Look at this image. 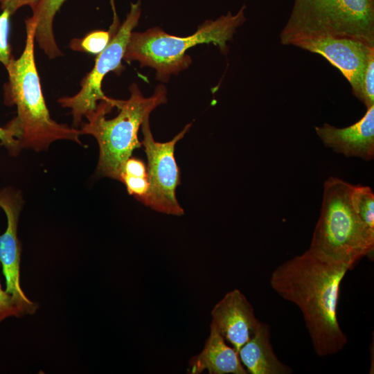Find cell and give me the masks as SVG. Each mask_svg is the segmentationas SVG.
<instances>
[{
    "instance_id": "cell-6",
    "label": "cell",
    "mask_w": 374,
    "mask_h": 374,
    "mask_svg": "<svg viewBox=\"0 0 374 374\" xmlns=\"http://www.w3.org/2000/svg\"><path fill=\"white\" fill-rule=\"evenodd\" d=\"M316 36L348 37L374 47V0H294L281 44Z\"/></svg>"
},
{
    "instance_id": "cell-9",
    "label": "cell",
    "mask_w": 374,
    "mask_h": 374,
    "mask_svg": "<svg viewBox=\"0 0 374 374\" xmlns=\"http://www.w3.org/2000/svg\"><path fill=\"white\" fill-rule=\"evenodd\" d=\"M290 45L295 46L326 58L338 69L350 83L353 93L360 98L363 75L374 47L348 37L316 36L301 37Z\"/></svg>"
},
{
    "instance_id": "cell-11",
    "label": "cell",
    "mask_w": 374,
    "mask_h": 374,
    "mask_svg": "<svg viewBox=\"0 0 374 374\" xmlns=\"http://www.w3.org/2000/svg\"><path fill=\"white\" fill-rule=\"evenodd\" d=\"M211 326L215 328L235 350L238 351L255 334L261 321L238 289L227 292L211 311Z\"/></svg>"
},
{
    "instance_id": "cell-13",
    "label": "cell",
    "mask_w": 374,
    "mask_h": 374,
    "mask_svg": "<svg viewBox=\"0 0 374 374\" xmlns=\"http://www.w3.org/2000/svg\"><path fill=\"white\" fill-rule=\"evenodd\" d=\"M207 371L210 374H247L238 353L229 346L223 337L210 326V334L203 350L191 357L188 373L199 374Z\"/></svg>"
},
{
    "instance_id": "cell-25",
    "label": "cell",
    "mask_w": 374,
    "mask_h": 374,
    "mask_svg": "<svg viewBox=\"0 0 374 374\" xmlns=\"http://www.w3.org/2000/svg\"><path fill=\"white\" fill-rule=\"evenodd\" d=\"M110 4L112 6V8L113 13H114L113 22H118V21H119V20H118V16H117V14H116V8H115L114 0H110Z\"/></svg>"
},
{
    "instance_id": "cell-5",
    "label": "cell",
    "mask_w": 374,
    "mask_h": 374,
    "mask_svg": "<svg viewBox=\"0 0 374 374\" xmlns=\"http://www.w3.org/2000/svg\"><path fill=\"white\" fill-rule=\"evenodd\" d=\"M353 185L330 177L323 185L321 213L310 247L355 266L374 249V234L355 214L350 203Z\"/></svg>"
},
{
    "instance_id": "cell-18",
    "label": "cell",
    "mask_w": 374,
    "mask_h": 374,
    "mask_svg": "<svg viewBox=\"0 0 374 374\" xmlns=\"http://www.w3.org/2000/svg\"><path fill=\"white\" fill-rule=\"evenodd\" d=\"M359 100L367 109L374 105V54L370 57L364 71Z\"/></svg>"
},
{
    "instance_id": "cell-23",
    "label": "cell",
    "mask_w": 374,
    "mask_h": 374,
    "mask_svg": "<svg viewBox=\"0 0 374 374\" xmlns=\"http://www.w3.org/2000/svg\"><path fill=\"white\" fill-rule=\"evenodd\" d=\"M123 174L133 177H148L147 168L143 161L131 157L125 163Z\"/></svg>"
},
{
    "instance_id": "cell-20",
    "label": "cell",
    "mask_w": 374,
    "mask_h": 374,
    "mask_svg": "<svg viewBox=\"0 0 374 374\" xmlns=\"http://www.w3.org/2000/svg\"><path fill=\"white\" fill-rule=\"evenodd\" d=\"M120 181L124 183L130 195H134L135 198L143 202L150 187L148 177H133L123 174Z\"/></svg>"
},
{
    "instance_id": "cell-4",
    "label": "cell",
    "mask_w": 374,
    "mask_h": 374,
    "mask_svg": "<svg viewBox=\"0 0 374 374\" xmlns=\"http://www.w3.org/2000/svg\"><path fill=\"white\" fill-rule=\"evenodd\" d=\"M245 8L243 5L235 15L229 11L215 20H206L195 33L186 37L169 35L159 27L142 33L132 31L123 60L128 63L138 61L141 67L154 68L157 80L167 82L172 75H177L190 65L192 59L186 52L196 45L212 43L226 54L227 42L246 20Z\"/></svg>"
},
{
    "instance_id": "cell-15",
    "label": "cell",
    "mask_w": 374,
    "mask_h": 374,
    "mask_svg": "<svg viewBox=\"0 0 374 374\" xmlns=\"http://www.w3.org/2000/svg\"><path fill=\"white\" fill-rule=\"evenodd\" d=\"M66 0H40L30 17L35 24V41L50 59L62 55L53 33V19Z\"/></svg>"
},
{
    "instance_id": "cell-1",
    "label": "cell",
    "mask_w": 374,
    "mask_h": 374,
    "mask_svg": "<svg viewBox=\"0 0 374 374\" xmlns=\"http://www.w3.org/2000/svg\"><path fill=\"white\" fill-rule=\"evenodd\" d=\"M353 267L350 262L309 248L278 265L271 274V288L301 310L319 357L335 355L348 343L337 310L341 281Z\"/></svg>"
},
{
    "instance_id": "cell-12",
    "label": "cell",
    "mask_w": 374,
    "mask_h": 374,
    "mask_svg": "<svg viewBox=\"0 0 374 374\" xmlns=\"http://www.w3.org/2000/svg\"><path fill=\"white\" fill-rule=\"evenodd\" d=\"M314 130L323 143L337 153L365 161L374 158V105L348 127L338 128L324 123L314 127Z\"/></svg>"
},
{
    "instance_id": "cell-19",
    "label": "cell",
    "mask_w": 374,
    "mask_h": 374,
    "mask_svg": "<svg viewBox=\"0 0 374 374\" xmlns=\"http://www.w3.org/2000/svg\"><path fill=\"white\" fill-rule=\"evenodd\" d=\"M10 16V13L6 10H3L0 14V62L5 66L12 57L9 43Z\"/></svg>"
},
{
    "instance_id": "cell-17",
    "label": "cell",
    "mask_w": 374,
    "mask_h": 374,
    "mask_svg": "<svg viewBox=\"0 0 374 374\" xmlns=\"http://www.w3.org/2000/svg\"><path fill=\"white\" fill-rule=\"evenodd\" d=\"M110 39L109 30H96L84 37L72 39L69 46L73 51L98 55L106 48Z\"/></svg>"
},
{
    "instance_id": "cell-14",
    "label": "cell",
    "mask_w": 374,
    "mask_h": 374,
    "mask_svg": "<svg viewBox=\"0 0 374 374\" xmlns=\"http://www.w3.org/2000/svg\"><path fill=\"white\" fill-rule=\"evenodd\" d=\"M267 324L260 322L253 337L238 351L240 359L250 374H290L292 369L275 354Z\"/></svg>"
},
{
    "instance_id": "cell-21",
    "label": "cell",
    "mask_w": 374,
    "mask_h": 374,
    "mask_svg": "<svg viewBox=\"0 0 374 374\" xmlns=\"http://www.w3.org/2000/svg\"><path fill=\"white\" fill-rule=\"evenodd\" d=\"M0 141L10 153H18L21 148L17 132L8 123L3 127H0Z\"/></svg>"
},
{
    "instance_id": "cell-8",
    "label": "cell",
    "mask_w": 374,
    "mask_h": 374,
    "mask_svg": "<svg viewBox=\"0 0 374 374\" xmlns=\"http://www.w3.org/2000/svg\"><path fill=\"white\" fill-rule=\"evenodd\" d=\"M143 139L141 145L147 156V173L150 184L143 204L152 209L168 215H181L184 213L176 197V189L180 184V174L175 157L176 143L189 130L188 124L172 140L163 143L156 141L152 134L149 117L143 122Z\"/></svg>"
},
{
    "instance_id": "cell-7",
    "label": "cell",
    "mask_w": 374,
    "mask_h": 374,
    "mask_svg": "<svg viewBox=\"0 0 374 374\" xmlns=\"http://www.w3.org/2000/svg\"><path fill=\"white\" fill-rule=\"evenodd\" d=\"M141 12V3H131V8L121 24H112L111 39L106 48L98 55L93 69L80 82V89L74 96L62 97L58 103L71 109L73 125L78 127L83 117L93 112L99 102L108 100L102 90L105 76L113 71L120 74L124 69L122 60L132 30L137 26Z\"/></svg>"
},
{
    "instance_id": "cell-2",
    "label": "cell",
    "mask_w": 374,
    "mask_h": 374,
    "mask_svg": "<svg viewBox=\"0 0 374 374\" xmlns=\"http://www.w3.org/2000/svg\"><path fill=\"white\" fill-rule=\"evenodd\" d=\"M25 24L24 51L17 59L12 57L6 66L8 80L3 87L5 103L16 105L17 110V116L8 123L18 132L21 148L42 150L60 139L82 144L79 130L58 123L50 116L35 61V24L30 17Z\"/></svg>"
},
{
    "instance_id": "cell-3",
    "label": "cell",
    "mask_w": 374,
    "mask_h": 374,
    "mask_svg": "<svg viewBox=\"0 0 374 374\" xmlns=\"http://www.w3.org/2000/svg\"><path fill=\"white\" fill-rule=\"evenodd\" d=\"M130 91L127 100L110 98L99 102L80 130L81 134L92 135L97 140L98 174L118 181L126 161L142 146L138 138L140 126L157 107L167 102L166 89L162 84L150 97H145L135 83Z\"/></svg>"
},
{
    "instance_id": "cell-24",
    "label": "cell",
    "mask_w": 374,
    "mask_h": 374,
    "mask_svg": "<svg viewBox=\"0 0 374 374\" xmlns=\"http://www.w3.org/2000/svg\"><path fill=\"white\" fill-rule=\"evenodd\" d=\"M40 0H0L1 10L13 15L19 8L24 6H30L33 10Z\"/></svg>"
},
{
    "instance_id": "cell-16",
    "label": "cell",
    "mask_w": 374,
    "mask_h": 374,
    "mask_svg": "<svg viewBox=\"0 0 374 374\" xmlns=\"http://www.w3.org/2000/svg\"><path fill=\"white\" fill-rule=\"evenodd\" d=\"M350 203L366 229L374 234V194L371 188L366 186L353 185Z\"/></svg>"
},
{
    "instance_id": "cell-22",
    "label": "cell",
    "mask_w": 374,
    "mask_h": 374,
    "mask_svg": "<svg viewBox=\"0 0 374 374\" xmlns=\"http://www.w3.org/2000/svg\"><path fill=\"white\" fill-rule=\"evenodd\" d=\"M21 316L12 296L1 288L0 283V323L7 317Z\"/></svg>"
},
{
    "instance_id": "cell-10",
    "label": "cell",
    "mask_w": 374,
    "mask_h": 374,
    "mask_svg": "<svg viewBox=\"0 0 374 374\" xmlns=\"http://www.w3.org/2000/svg\"><path fill=\"white\" fill-rule=\"evenodd\" d=\"M0 206L7 217V227L0 235V264L6 279V291L9 293L21 316L33 314L37 305L31 301L20 285L21 244L17 238V224L21 207L19 193L9 190L0 192Z\"/></svg>"
}]
</instances>
